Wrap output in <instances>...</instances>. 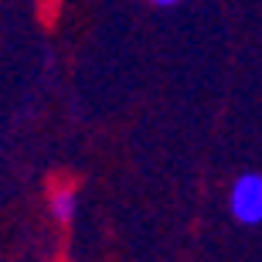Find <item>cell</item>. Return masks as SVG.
Wrapping results in <instances>:
<instances>
[{
    "label": "cell",
    "instance_id": "cell-4",
    "mask_svg": "<svg viewBox=\"0 0 262 262\" xmlns=\"http://www.w3.org/2000/svg\"><path fill=\"white\" fill-rule=\"evenodd\" d=\"M150 4H157V7H170V4H177V0H150Z\"/></svg>",
    "mask_w": 262,
    "mask_h": 262
},
{
    "label": "cell",
    "instance_id": "cell-1",
    "mask_svg": "<svg viewBox=\"0 0 262 262\" xmlns=\"http://www.w3.org/2000/svg\"><path fill=\"white\" fill-rule=\"evenodd\" d=\"M232 214L242 225L262 222V174H242L232 184Z\"/></svg>",
    "mask_w": 262,
    "mask_h": 262
},
{
    "label": "cell",
    "instance_id": "cell-3",
    "mask_svg": "<svg viewBox=\"0 0 262 262\" xmlns=\"http://www.w3.org/2000/svg\"><path fill=\"white\" fill-rule=\"evenodd\" d=\"M41 4V20H55V14H58V0H38Z\"/></svg>",
    "mask_w": 262,
    "mask_h": 262
},
{
    "label": "cell",
    "instance_id": "cell-2",
    "mask_svg": "<svg viewBox=\"0 0 262 262\" xmlns=\"http://www.w3.org/2000/svg\"><path fill=\"white\" fill-rule=\"evenodd\" d=\"M48 204H51V214H55L58 222H72V214H75V187H68V184L55 187Z\"/></svg>",
    "mask_w": 262,
    "mask_h": 262
}]
</instances>
